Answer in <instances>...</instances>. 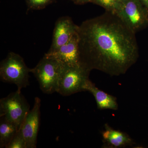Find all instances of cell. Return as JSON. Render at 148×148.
I'll return each mask as SVG.
<instances>
[{
    "label": "cell",
    "mask_w": 148,
    "mask_h": 148,
    "mask_svg": "<svg viewBox=\"0 0 148 148\" xmlns=\"http://www.w3.org/2000/svg\"><path fill=\"white\" fill-rule=\"evenodd\" d=\"M0 148H5L19 130L12 122L1 117Z\"/></svg>",
    "instance_id": "12"
},
{
    "label": "cell",
    "mask_w": 148,
    "mask_h": 148,
    "mask_svg": "<svg viewBox=\"0 0 148 148\" xmlns=\"http://www.w3.org/2000/svg\"><path fill=\"white\" fill-rule=\"evenodd\" d=\"M5 148H27L26 141L20 130L14 136Z\"/></svg>",
    "instance_id": "13"
},
{
    "label": "cell",
    "mask_w": 148,
    "mask_h": 148,
    "mask_svg": "<svg viewBox=\"0 0 148 148\" xmlns=\"http://www.w3.org/2000/svg\"><path fill=\"white\" fill-rule=\"evenodd\" d=\"M140 1L143 3V5L148 9V0H140Z\"/></svg>",
    "instance_id": "16"
},
{
    "label": "cell",
    "mask_w": 148,
    "mask_h": 148,
    "mask_svg": "<svg viewBox=\"0 0 148 148\" xmlns=\"http://www.w3.org/2000/svg\"><path fill=\"white\" fill-rule=\"evenodd\" d=\"M29 111V103L17 90L0 100V117L12 122L19 130Z\"/></svg>",
    "instance_id": "6"
},
{
    "label": "cell",
    "mask_w": 148,
    "mask_h": 148,
    "mask_svg": "<svg viewBox=\"0 0 148 148\" xmlns=\"http://www.w3.org/2000/svg\"><path fill=\"white\" fill-rule=\"evenodd\" d=\"M103 147L106 148H120L131 147L135 144L127 133L105 125V130L102 133Z\"/></svg>",
    "instance_id": "10"
},
{
    "label": "cell",
    "mask_w": 148,
    "mask_h": 148,
    "mask_svg": "<svg viewBox=\"0 0 148 148\" xmlns=\"http://www.w3.org/2000/svg\"><path fill=\"white\" fill-rule=\"evenodd\" d=\"M84 90L93 95L97 103V108L99 110L109 109L116 110L118 109L116 98L99 89L90 79L86 82Z\"/></svg>",
    "instance_id": "11"
},
{
    "label": "cell",
    "mask_w": 148,
    "mask_h": 148,
    "mask_svg": "<svg viewBox=\"0 0 148 148\" xmlns=\"http://www.w3.org/2000/svg\"><path fill=\"white\" fill-rule=\"evenodd\" d=\"M114 13L135 34L148 26V9L140 0H119Z\"/></svg>",
    "instance_id": "4"
},
{
    "label": "cell",
    "mask_w": 148,
    "mask_h": 148,
    "mask_svg": "<svg viewBox=\"0 0 148 148\" xmlns=\"http://www.w3.org/2000/svg\"><path fill=\"white\" fill-rule=\"evenodd\" d=\"M51 0H28L30 8L34 10L43 8Z\"/></svg>",
    "instance_id": "15"
},
{
    "label": "cell",
    "mask_w": 148,
    "mask_h": 148,
    "mask_svg": "<svg viewBox=\"0 0 148 148\" xmlns=\"http://www.w3.org/2000/svg\"><path fill=\"white\" fill-rule=\"evenodd\" d=\"M90 72L81 64L64 66L58 80L56 92L66 96L85 91V86L89 79Z\"/></svg>",
    "instance_id": "5"
},
{
    "label": "cell",
    "mask_w": 148,
    "mask_h": 148,
    "mask_svg": "<svg viewBox=\"0 0 148 148\" xmlns=\"http://www.w3.org/2000/svg\"><path fill=\"white\" fill-rule=\"evenodd\" d=\"M64 66L55 58L45 54L34 68L30 69V73L36 78L42 91L51 94L56 92Z\"/></svg>",
    "instance_id": "2"
},
{
    "label": "cell",
    "mask_w": 148,
    "mask_h": 148,
    "mask_svg": "<svg viewBox=\"0 0 148 148\" xmlns=\"http://www.w3.org/2000/svg\"><path fill=\"white\" fill-rule=\"evenodd\" d=\"M77 27L69 16L58 18L55 23L52 43L48 52L54 51L68 42L76 33Z\"/></svg>",
    "instance_id": "8"
},
{
    "label": "cell",
    "mask_w": 148,
    "mask_h": 148,
    "mask_svg": "<svg viewBox=\"0 0 148 148\" xmlns=\"http://www.w3.org/2000/svg\"><path fill=\"white\" fill-rule=\"evenodd\" d=\"M77 32L72 36L66 44L52 52H47L46 55L53 57L64 66H75L80 64Z\"/></svg>",
    "instance_id": "9"
},
{
    "label": "cell",
    "mask_w": 148,
    "mask_h": 148,
    "mask_svg": "<svg viewBox=\"0 0 148 148\" xmlns=\"http://www.w3.org/2000/svg\"><path fill=\"white\" fill-rule=\"evenodd\" d=\"M119 0H93L97 4L106 9V11L114 12Z\"/></svg>",
    "instance_id": "14"
},
{
    "label": "cell",
    "mask_w": 148,
    "mask_h": 148,
    "mask_svg": "<svg viewBox=\"0 0 148 148\" xmlns=\"http://www.w3.org/2000/svg\"><path fill=\"white\" fill-rule=\"evenodd\" d=\"M30 69L19 54L14 52L8 53L0 64V78L1 81L16 85L17 90L27 87L29 84Z\"/></svg>",
    "instance_id": "3"
},
{
    "label": "cell",
    "mask_w": 148,
    "mask_h": 148,
    "mask_svg": "<svg viewBox=\"0 0 148 148\" xmlns=\"http://www.w3.org/2000/svg\"><path fill=\"white\" fill-rule=\"evenodd\" d=\"M78 2L80 3H84L88 2L91 1H93V0H77Z\"/></svg>",
    "instance_id": "17"
},
{
    "label": "cell",
    "mask_w": 148,
    "mask_h": 148,
    "mask_svg": "<svg viewBox=\"0 0 148 148\" xmlns=\"http://www.w3.org/2000/svg\"><path fill=\"white\" fill-rule=\"evenodd\" d=\"M40 106V99L38 97H36L33 108L27 114L19 130L26 141L27 148L36 147Z\"/></svg>",
    "instance_id": "7"
},
{
    "label": "cell",
    "mask_w": 148,
    "mask_h": 148,
    "mask_svg": "<svg viewBox=\"0 0 148 148\" xmlns=\"http://www.w3.org/2000/svg\"><path fill=\"white\" fill-rule=\"evenodd\" d=\"M80 64L114 76L124 75L138 61L135 34L119 16L106 11L77 29Z\"/></svg>",
    "instance_id": "1"
}]
</instances>
